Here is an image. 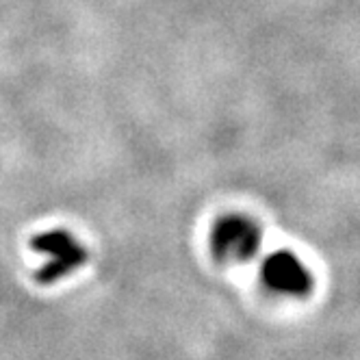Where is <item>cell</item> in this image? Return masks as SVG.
Wrapping results in <instances>:
<instances>
[{"instance_id": "cell-3", "label": "cell", "mask_w": 360, "mask_h": 360, "mask_svg": "<svg viewBox=\"0 0 360 360\" xmlns=\"http://www.w3.org/2000/svg\"><path fill=\"white\" fill-rule=\"evenodd\" d=\"M261 278L265 287L278 295L306 297L313 291V274L289 250H276L267 254L261 265Z\"/></svg>"}, {"instance_id": "cell-1", "label": "cell", "mask_w": 360, "mask_h": 360, "mask_svg": "<svg viewBox=\"0 0 360 360\" xmlns=\"http://www.w3.org/2000/svg\"><path fill=\"white\" fill-rule=\"evenodd\" d=\"M263 245V230L252 217L230 213L215 221L211 233V250L224 263H245L259 254Z\"/></svg>"}, {"instance_id": "cell-2", "label": "cell", "mask_w": 360, "mask_h": 360, "mask_svg": "<svg viewBox=\"0 0 360 360\" xmlns=\"http://www.w3.org/2000/svg\"><path fill=\"white\" fill-rule=\"evenodd\" d=\"M31 245L46 256V263L35 274V278L44 285L57 282L87 263L85 245L76 241L68 230H48V233L37 235Z\"/></svg>"}]
</instances>
